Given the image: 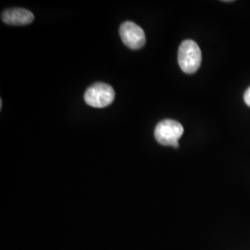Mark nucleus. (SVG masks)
I'll use <instances>...</instances> for the list:
<instances>
[{"label": "nucleus", "instance_id": "nucleus-1", "mask_svg": "<svg viewBox=\"0 0 250 250\" xmlns=\"http://www.w3.org/2000/svg\"><path fill=\"white\" fill-rule=\"evenodd\" d=\"M202 62V54L199 46L193 40H185L179 47L178 63L181 70L192 74L199 69Z\"/></svg>", "mask_w": 250, "mask_h": 250}, {"label": "nucleus", "instance_id": "nucleus-2", "mask_svg": "<svg viewBox=\"0 0 250 250\" xmlns=\"http://www.w3.org/2000/svg\"><path fill=\"white\" fill-rule=\"evenodd\" d=\"M184 134V127L173 120H164L160 122L155 128V139L161 146L178 148V140Z\"/></svg>", "mask_w": 250, "mask_h": 250}, {"label": "nucleus", "instance_id": "nucleus-3", "mask_svg": "<svg viewBox=\"0 0 250 250\" xmlns=\"http://www.w3.org/2000/svg\"><path fill=\"white\" fill-rule=\"evenodd\" d=\"M84 101L91 107L102 108L109 106L115 99V91L107 83H97L84 93Z\"/></svg>", "mask_w": 250, "mask_h": 250}, {"label": "nucleus", "instance_id": "nucleus-4", "mask_svg": "<svg viewBox=\"0 0 250 250\" xmlns=\"http://www.w3.org/2000/svg\"><path fill=\"white\" fill-rule=\"evenodd\" d=\"M120 36L126 46L131 49H140L146 44L143 29L133 21H125L120 27Z\"/></svg>", "mask_w": 250, "mask_h": 250}, {"label": "nucleus", "instance_id": "nucleus-5", "mask_svg": "<svg viewBox=\"0 0 250 250\" xmlns=\"http://www.w3.org/2000/svg\"><path fill=\"white\" fill-rule=\"evenodd\" d=\"M1 19L3 22L9 25H26L34 21L35 16L28 9L15 8L3 11Z\"/></svg>", "mask_w": 250, "mask_h": 250}, {"label": "nucleus", "instance_id": "nucleus-6", "mask_svg": "<svg viewBox=\"0 0 250 250\" xmlns=\"http://www.w3.org/2000/svg\"><path fill=\"white\" fill-rule=\"evenodd\" d=\"M244 101L250 107V86L246 90V92L244 94Z\"/></svg>", "mask_w": 250, "mask_h": 250}]
</instances>
